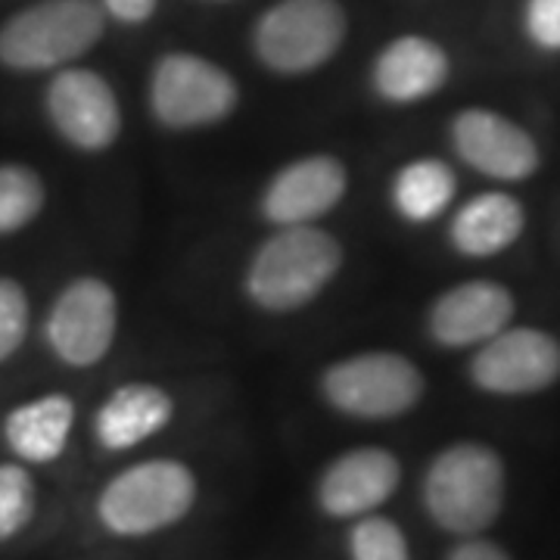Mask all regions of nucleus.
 Listing matches in <instances>:
<instances>
[{
    "mask_svg": "<svg viewBox=\"0 0 560 560\" xmlns=\"http://www.w3.org/2000/svg\"><path fill=\"white\" fill-rule=\"evenodd\" d=\"M342 243L320 224L271 228L243 268V296L265 315H296L337 280Z\"/></svg>",
    "mask_w": 560,
    "mask_h": 560,
    "instance_id": "f257e3e1",
    "label": "nucleus"
},
{
    "mask_svg": "<svg viewBox=\"0 0 560 560\" xmlns=\"http://www.w3.org/2000/svg\"><path fill=\"white\" fill-rule=\"evenodd\" d=\"M106 28L97 0H38L0 25V66L10 72H60L81 60Z\"/></svg>",
    "mask_w": 560,
    "mask_h": 560,
    "instance_id": "f03ea898",
    "label": "nucleus"
},
{
    "mask_svg": "<svg viewBox=\"0 0 560 560\" xmlns=\"http://www.w3.org/2000/svg\"><path fill=\"white\" fill-rule=\"evenodd\" d=\"M197 504V477L175 458H150L125 467L97 495V521L119 539L153 536L180 523Z\"/></svg>",
    "mask_w": 560,
    "mask_h": 560,
    "instance_id": "7ed1b4c3",
    "label": "nucleus"
},
{
    "mask_svg": "<svg viewBox=\"0 0 560 560\" xmlns=\"http://www.w3.org/2000/svg\"><path fill=\"white\" fill-rule=\"evenodd\" d=\"M504 504V464L480 442H458L440 452L423 477V508L445 533L477 536Z\"/></svg>",
    "mask_w": 560,
    "mask_h": 560,
    "instance_id": "20e7f679",
    "label": "nucleus"
},
{
    "mask_svg": "<svg viewBox=\"0 0 560 560\" xmlns=\"http://www.w3.org/2000/svg\"><path fill=\"white\" fill-rule=\"evenodd\" d=\"M318 393L342 418L396 420L418 408L427 381L408 355L368 349L330 361L320 371Z\"/></svg>",
    "mask_w": 560,
    "mask_h": 560,
    "instance_id": "39448f33",
    "label": "nucleus"
},
{
    "mask_svg": "<svg viewBox=\"0 0 560 560\" xmlns=\"http://www.w3.org/2000/svg\"><path fill=\"white\" fill-rule=\"evenodd\" d=\"M237 103V79L200 54H165L150 72L147 106L165 131L187 135L215 128L234 116Z\"/></svg>",
    "mask_w": 560,
    "mask_h": 560,
    "instance_id": "423d86ee",
    "label": "nucleus"
},
{
    "mask_svg": "<svg viewBox=\"0 0 560 560\" xmlns=\"http://www.w3.org/2000/svg\"><path fill=\"white\" fill-rule=\"evenodd\" d=\"M349 20L340 0H278L253 28V50L275 75H308L337 57Z\"/></svg>",
    "mask_w": 560,
    "mask_h": 560,
    "instance_id": "0eeeda50",
    "label": "nucleus"
},
{
    "mask_svg": "<svg viewBox=\"0 0 560 560\" xmlns=\"http://www.w3.org/2000/svg\"><path fill=\"white\" fill-rule=\"evenodd\" d=\"M119 320L116 287L97 275H81L69 280L47 305L40 340L62 368L91 371L113 352L119 340Z\"/></svg>",
    "mask_w": 560,
    "mask_h": 560,
    "instance_id": "6e6552de",
    "label": "nucleus"
},
{
    "mask_svg": "<svg viewBox=\"0 0 560 560\" xmlns=\"http://www.w3.org/2000/svg\"><path fill=\"white\" fill-rule=\"evenodd\" d=\"M44 116L54 135L75 153L97 156L121 138L116 88L94 69L66 66L44 88Z\"/></svg>",
    "mask_w": 560,
    "mask_h": 560,
    "instance_id": "1a4fd4ad",
    "label": "nucleus"
},
{
    "mask_svg": "<svg viewBox=\"0 0 560 560\" xmlns=\"http://www.w3.org/2000/svg\"><path fill=\"white\" fill-rule=\"evenodd\" d=\"M349 194V168L334 153H308L280 165L259 194V215L268 228L320 224Z\"/></svg>",
    "mask_w": 560,
    "mask_h": 560,
    "instance_id": "9d476101",
    "label": "nucleus"
},
{
    "mask_svg": "<svg viewBox=\"0 0 560 560\" xmlns=\"http://www.w3.org/2000/svg\"><path fill=\"white\" fill-rule=\"evenodd\" d=\"M470 381L489 396H533L560 381V342L539 327H504L477 346Z\"/></svg>",
    "mask_w": 560,
    "mask_h": 560,
    "instance_id": "9b49d317",
    "label": "nucleus"
},
{
    "mask_svg": "<svg viewBox=\"0 0 560 560\" xmlns=\"http://www.w3.org/2000/svg\"><path fill=\"white\" fill-rule=\"evenodd\" d=\"M452 150L464 165L486 178L514 180L533 178L539 172V143L517 121L504 119L492 109H464L448 128Z\"/></svg>",
    "mask_w": 560,
    "mask_h": 560,
    "instance_id": "f8f14e48",
    "label": "nucleus"
},
{
    "mask_svg": "<svg viewBox=\"0 0 560 560\" xmlns=\"http://www.w3.org/2000/svg\"><path fill=\"white\" fill-rule=\"evenodd\" d=\"M399 458L377 445L349 448L334 458L318 480V504L327 517L359 521L374 514L399 489Z\"/></svg>",
    "mask_w": 560,
    "mask_h": 560,
    "instance_id": "ddd939ff",
    "label": "nucleus"
},
{
    "mask_svg": "<svg viewBox=\"0 0 560 560\" xmlns=\"http://www.w3.org/2000/svg\"><path fill=\"white\" fill-rule=\"evenodd\" d=\"M514 296L495 280H464L448 287L427 312V334L442 349L482 346L511 327Z\"/></svg>",
    "mask_w": 560,
    "mask_h": 560,
    "instance_id": "4468645a",
    "label": "nucleus"
},
{
    "mask_svg": "<svg viewBox=\"0 0 560 560\" xmlns=\"http://www.w3.org/2000/svg\"><path fill=\"white\" fill-rule=\"evenodd\" d=\"M172 420H175V399L165 386L150 381H128L119 383L97 405L91 430L103 452L119 455L160 436Z\"/></svg>",
    "mask_w": 560,
    "mask_h": 560,
    "instance_id": "2eb2a0df",
    "label": "nucleus"
},
{
    "mask_svg": "<svg viewBox=\"0 0 560 560\" xmlns=\"http://www.w3.org/2000/svg\"><path fill=\"white\" fill-rule=\"evenodd\" d=\"M448 81V54L423 35L389 40L371 66V88L389 106L427 101Z\"/></svg>",
    "mask_w": 560,
    "mask_h": 560,
    "instance_id": "dca6fc26",
    "label": "nucleus"
},
{
    "mask_svg": "<svg viewBox=\"0 0 560 560\" xmlns=\"http://www.w3.org/2000/svg\"><path fill=\"white\" fill-rule=\"evenodd\" d=\"M79 420L75 399L66 393H40L35 399L20 401L3 418V442L7 448L32 467L54 464L66 455L72 430Z\"/></svg>",
    "mask_w": 560,
    "mask_h": 560,
    "instance_id": "f3484780",
    "label": "nucleus"
},
{
    "mask_svg": "<svg viewBox=\"0 0 560 560\" xmlns=\"http://www.w3.org/2000/svg\"><path fill=\"white\" fill-rule=\"evenodd\" d=\"M526 228L523 202L504 190L467 200L448 221V243L467 259H492L521 241Z\"/></svg>",
    "mask_w": 560,
    "mask_h": 560,
    "instance_id": "a211bd4d",
    "label": "nucleus"
},
{
    "mask_svg": "<svg viewBox=\"0 0 560 560\" xmlns=\"http://www.w3.org/2000/svg\"><path fill=\"white\" fill-rule=\"evenodd\" d=\"M458 175L448 162L420 156L401 165L389 180V206L408 224H430L455 202Z\"/></svg>",
    "mask_w": 560,
    "mask_h": 560,
    "instance_id": "6ab92c4d",
    "label": "nucleus"
},
{
    "mask_svg": "<svg viewBox=\"0 0 560 560\" xmlns=\"http://www.w3.org/2000/svg\"><path fill=\"white\" fill-rule=\"evenodd\" d=\"M47 184L25 162H0V237H13L40 219Z\"/></svg>",
    "mask_w": 560,
    "mask_h": 560,
    "instance_id": "aec40b11",
    "label": "nucleus"
},
{
    "mask_svg": "<svg viewBox=\"0 0 560 560\" xmlns=\"http://www.w3.org/2000/svg\"><path fill=\"white\" fill-rule=\"evenodd\" d=\"M35 508H38V489L28 467L16 460H3L0 464V541L16 539L35 517Z\"/></svg>",
    "mask_w": 560,
    "mask_h": 560,
    "instance_id": "412c9836",
    "label": "nucleus"
},
{
    "mask_svg": "<svg viewBox=\"0 0 560 560\" xmlns=\"http://www.w3.org/2000/svg\"><path fill=\"white\" fill-rule=\"evenodd\" d=\"M349 558L352 560H411L408 539L399 526L386 517H359L349 533Z\"/></svg>",
    "mask_w": 560,
    "mask_h": 560,
    "instance_id": "4be33fe9",
    "label": "nucleus"
},
{
    "mask_svg": "<svg viewBox=\"0 0 560 560\" xmlns=\"http://www.w3.org/2000/svg\"><path fill=\"white\" fill-rule=\"evenodd\" d=\"M32 330V300L16 278L0 275V364L20 355Z\"/></svg>",
    "mask_w": 560,
    "mask_h": 560,
    "instance_id": "5701e85b",
    "label": "nucleus"
},
{
    "mask_svg": "<svg viewBox=\"0 0 560 560\" xmlns=\"http://www.w3.org/2000/svg\"><path fill=\"white\" fill-rule=\"evenodd\" d=\"M523 25L541 50H560V0H526Z\"/></svg>",
    "mask_w": 560,
    "mask_h": 560,
    "instance_id": "b1692460",
    "label": "nucleus"
},
{
    "mask_svg": "<svg viewBox=\"0 0 560 560\" xmlns=\"http://www.w3.org/2000/svg\"><path fill=\"white\" fill-rule=\"evenodd\" d=\"M106 16H113L121 25H143L156 13L160 0H97Z\"/></svg>",
    "mask_w": 560,
    "mask_h": 560,
    "instance_id": "393cba45",
    "label": "nucleus"
},
{
    "mask_svg": "<svg viewBox=\"0 0 560 560\" xmlns=\"http://www.w3.org/2000/svg\"><path fill=\"white\" fill-rule=\"evenodd\" d=\"M448 560H511V558L501 551L495 541L467 539V541H460L458 548L448 555Z\"/></svg>",
    "mask_w": 560,
    "mask_h": 560,
    "instance_id": "a878e982",
    "label": "nucleus"
}]
</instances>
